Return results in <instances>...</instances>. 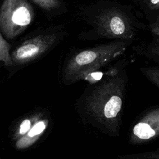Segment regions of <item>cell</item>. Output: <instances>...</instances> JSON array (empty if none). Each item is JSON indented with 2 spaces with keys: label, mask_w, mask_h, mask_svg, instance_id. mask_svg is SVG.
I'll return each mask as SVG.
<instances>
[{
  "label": "cell",
  "mask_w": 159,
  "mask_h": 159,
  "mask_svg": "<svg viewBox=\"0 0 159 159\" xmlns=\"http://www.w3.org/2000/svg\"><path fill=\"white\" fill-rule=\"evenodd\" d=\"M35 18L33 7L27 0H3L0 9L1 33L8 40L22 34Z\"/></svg>",
  "instance_id": "cell-5"
},
{
  "label": "cell",
  "mask_w": 159,
  "mask_h": 159,
  "mask_svg": "<svg viewBox=\"0 0 159 159\" xmlns=\"http://www.w3.org/2000/svg\"><path fill=\"white\" fill-rule=\"evenodd\" d=\"M129 44V40H116L72 52L64 62L63 83L71 84L94 74L122 54Z\"/></svg>",
  "instance_id": "cell-3"
},
{
  "label": "cell",
  "mask_w": 159,
  "mask_h": 159,
  "mask_svg": "<svg viewBox=\"0 0 159 159\" xmlns=\"http://www.w3.org/2000/svg\"><path fill=\"white\" fill-rule=\"evenodd\" d=\"M42 10L50 14L59 12L64 10V4L61 0H30Z\"/></svg>",
  "instance_id": "cell-8"
},
{
  "label": "cell",
  "mask_w": 159,
  "mask_h": 159,
  "mask_svg": "<svg viewBox=\"0 0 159 159\" xmlns=\"http://www.w3.org/2000/svg\"><path fill=\"white\" fill-rule=\"evenodd\" d=\"M65 35V26L61 25L28 35L12 51V67L22 66L39 59L60 43Z\"/></svg>",
  "instance_id": "cell-4"
},
{
  "label": "cell",
  "mask_w": 159,
  "mask_h": 159,
  "mask_svg": "<svg viewBox=\"0 0 159 159\" xmlns=\"http://www.w3.org/2000/svg\"><path fill=\"white\" fill-rule=\"evenodd\" d=\"M86 27L81 40H130L135 35L134 18L127 7L112 0H96L83 6L79 13Z\"/></svg>",
  "instance_id": "cell-2"
},
{
  "label": "cell",
  "mask_w": 159,
  "mask_h": 159,
  "mask_svg": "<svg viewBox=\"0 0 159 159\" xmlns=\"http://www.w3.org/2000/svg\"><path fill=\"white\" fill-rule=\"evenodd\" d=\"M34 118L30 119L27 118L22 120L20 125H19L17 128V130L16 132V137H17V140L22 137H23L29 130L30 129L33 122H34Z\"/></svg>",
  "instance_id": "cell-12"
},
{
  "label": "cell",
  "mask_w": 159,
  "mask_h": 159,
  "mask_svg": "<svg viewBox=\"0 0 159 159\" xmlns=\"http://www.w3.org/2000/svg\"><path fill=\"white\" fill-rule=\"evenodd\" d=\"M120 159H159V148L152 151L126 155L121 157Z\"/></svg>",
  "instance_id": "cell-11"
},
{
  "label": "cell",
  "mask_w": 159,
  "mask_h": 159,
  "mask_svg": "<svg viewBox=\"0 0 159 159\" xmlns=\"http://www.w3.org/2000/svg\"><path fill=\"white\" fill-rule=\"evenodd\" d=\"M148 4L152 9H159V0H147Z\"/></svg>",
  "instance_id": "cell-14"
},
{
  "label": "cell",
  "mask_w": 159,
  "mask_h": 159,
  "mask_svg": "<svg viewBox=\"0 0 159 159\" xmlns=\"http://www.w3.org/2000/svg\"><path fill=\"white\" fill-rule=\"evenodd\" d=\"M140 72L155 86L159 89V68L158 67H142Z\"/></svg>",
  "instance_id": "cell-10"
},
{
  "label": "cell",
  "mask_w": 159,
  "mask_h": 159,
  "mask_svg": "<svg viewBox=\"0 0 159 159\" xmlns=\"http://www.w3.org/2000/svg\"><path fill=\"white\" fill-rule=\"evenodd\" d=\"M151 30L154 35L159 37V19L152 25Z\"/></svg>",
  "instance_id": "cell-15"
},
{
  "label": "cell",
  "mask_w": 159,
  "mask_h": 159,
  "mask_svg": "<svg viewBox=\"0 0 159 159\" xmlns=\"http://www.w3.org/2000/svg\"><path fill=\"white\" fill-rule=\"evenodd\" d=\"M159 137V105L144 111L130 132L129 142L132 144H143Z\"/></svg>",
  "instance_id": "cell-6"
},
{
  "label": "cell",
  "mask_w": 159,
  "mask_h": 159,
  "mask_svg": "<svg viewBox=\"0 0 159 159\" xmlns=\"http://www.w3.org/2000/svg\"><path fill=\"white\" fill-rule=\"evenodd\" d=\"M11 45L7 41L3 35L0 33V60L6 67H12L13 63L10 50Z\"/></svg>",
  "instance_id": "cell-9"
},
{
  "label": "cell",
  "mask_w": 159,
  "mask_h": 159,
  "mask_svg": "<svg viewBox=\"0 0 159 159\" xmlns=\"http://www.w3.org/2000/svg\"><path fill=\"white\" fill-rule=\"evenodd\" d=\"M47 128V121L45 120H35L34 119L33 124L29 132L21 139L17 140L16 146L19 148H24L30 144L31 142H34L44 132Z\"/></svg>",
  "instance_id": "cell-7"
},
{
  "label": "cell",
  "mask_w": 159,
  "mask_h": 159,
  "mask_svg": "<svg viewBox=\"0 0 159 159\" xmlns=\"http://www.w3.org/2000/svg\"><path fill=\"white\" fill-rule=\"evenodd\" d=\"M146 55L159 63V40L149 46Z\"/></svg>",
  "instance_id": "cell-13"
},
{
  "label": "cell",
  "mask_w": 159,
  "mask_h": 159,
  "mask_svg": "<svg viewBox=\"0 0 159 159\" xmlns=\"http://www.w3.org/2000/svg\"><path fill=\"white\" fill-rule=\"evenodd\" d=\"M127 81L125 71L117 70L91 86L80 99L81 114L104 132L117 135Z\"/></svg>",
  "instance_id": "cell-1"
}]
</instances>
